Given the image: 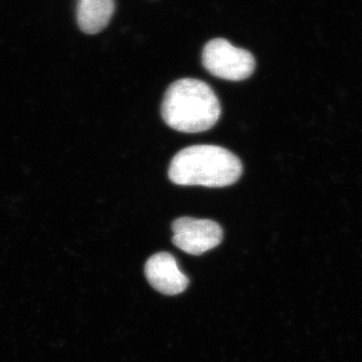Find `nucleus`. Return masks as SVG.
<instances>
[{
  "label": "nucleus",
  "instance_id": "nucleus-1",
  "mask_svg": "<svg viewBox=\"0 0 362 362\" xmlns=\"http://www.w3.org/2000/svg\"><path fill=\"white\" fill-rule=\"evenodd\" d=\"M161 114L173 129L199 133L216 125L221 116V105L206 83L197 78H181L166 90Z\"/></svg>",
  "mask_w": 362,
  "mask_h": 362
},
{
  "label": "nucleus",
  "instance_id": "nucleus-2",
  "mask_svg": "<svg viewBox=\"0 0 362 362\" xmlns=\"http://www.w3.org/2000/svg\"><path fill=\"white\" fill-rule=\"evenodd\" d=\"M242 162L235 154L216 145H194L178 152L168 176L177 185L225 187L240 180Z\"/></svg>",
  "mask_w": 362,
  "mask_h": 362
},
{
  "label": "nucleus",
  "instance_id": "nucleus-3",
  "mask_svg": "<svg viewBox=\"0 0 362 362\" xmlns=\"http://www.w3.org/2000/svg\"><path fill=\"white\" fill-rule=\"evenodd\" d=\"M202 64L214 77L228 81H243L251 77L256 61L251 52L233 47L228 40H209L202 52Z\"/></svg>",
  "mask_w": 362,
  "mask_h": 362
},
{
  "label": "nucleus",
  "instance_id": "nucleus-4",
  "mask_svg": "<svg viewBox=\"0 0 362 362\" xmlns=\"http://www.w3.org/2000/svg\"><path fill=\"white\" fill-rule=\"evenodd\" d=\"M171 228L175 246L194 256H201L218 247L223 237V228L211 220H197L183 216L173 221Z\"/></svg>",
  "mask_w": 362,
  "mask_h": 362
},
{
  "label": "nucleus",
  "instance_id": "nucleus-5",
  "mask_svg": "<svg viewBox=\"0 0 362 362\" xmlns=\"http://www.w3.org/2000/svg\"><path fill=\"white\" fill-rule=\"evenodd\" d=\"M145 276L149 284L161 294L175 296L187 290L188 278L178 268L177 262L169 252H157L145 264Z\"/></svg>",
  "mask_w": 362,
  "mask_h": 362
},
{
  "label": "nucleus",
  "instance_id": "nucleus-6",
  "mask_svg": "<svg viewBox=\"0 0 362 362\" xmlns=\"http://www.w3.org/2000/svg\"><path fill=\"white\" fill-rule=\"evenodd\" d=\"M114 9V0H78V25L88 35L100 33L108 25Z\"/></svg>",
  "mask_w": 362,
  "mask_h": 362
}]
</instances>
